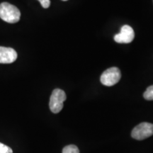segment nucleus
<instances>
[{"label": "nucleus", "instance_id": "nucleus-4", "mask_svg": "<svg viewBox=\"0 0 153 153\" xmlns=\"http://www.w3.org/2000/svg\"><path fill=\"white\" fill-rule=\"evenodd\" d=\"M153 135V124L144 122L140 123L139 125L134 128L131 133V136L133 138L142 140Z\"/></svg>", "mask_w": 153, "mask_h": 153}, {"label": "nucleus", "instance_id": "nucleus-6", "mask_svg": "<svg viewBox=\"0 0 153 153\" xmlns=\"http://www.w3.org/2000/svg\"><path fill=\"white\" fill-rule=\"evenodd\" d=\"M17 53L11 48L0 46V63L10 64L17 59Z\"/></svg>", "mask_w": 153, "mask_h": 153}, {"label": "nucleus", "instance_id": "nucleus-2", "mask_svg": "<svg viewBox=\"0 0 153 153\" xmlns=\"http://www.w3.org/2000/svg\"><path fill=\"white\" fill-rule=\"evenodd\" d=\"M66 94L64 91L60 89L53 90L50 99V109L54 114H58L63 108V103L66 100Z\"/></svg>", "mask_w": 153, "mask_h": 153}, {"label": "nucleus", "instance_id": "nucleus-7", "mask_svg": "<svg viewBox=\"0 0 153 153\" xmlns=\"http://www.w3.org/2000/svg\"><path fill=\"white\" fill-rule=\"evenodd\" d=\"M62 153H79V150L76 145H70L63 148Z\"/></svg>", "mask_w": 153, "mask_h": 153}, {"label": "nucleus", "instance_id": "nucleus-10", "mask_svg": "<svg viewBox=\"0 0 153 153\" xmlns=\"http://www.w3.org/2000/svg\"><path fill=\"white\" fill-rule=\"evenodd\" d=\"M39 2L41 3L42 7H43L44 9L48 8L51 5V1L50 0H38Z\"/></svg>", "mask_w": 153, "mask_h": 153}, {"label": "nucleus", "instance_id": "nucleus-8", "mask_svg": "<svg viewBox=\"0 0 153 153\" xmlns=\"http://www.w3.org/2000/svg\"><path fill=\"white\" fill-rule=\"evenodd\" d=\"M143 97H144V98L146 99V100H153V85L150 86V87L147 88L146 91H145L144 94H143Z\"/></svg>", "mask_w": 153, "mask_h": 153}, {"label": "nucleus", "instance_id": "nucleus-5", "mask_svg": "<svg viewBox=\"0 0 153 153\" xmlns=\"http://www.w3.org/2000/svg\"><path fill=\"white\" fill-rule=\"evenodd\" d=\"M135 38V33L132 27L124 25L119 33L114 36V41L118 43H130Z\"/></svg>", "mask_w": 153, "mask_h": 153}, {"label": "nucleus", "instance_id": "nucleus-9", "mask_svg": "<svg viewBox=\"0 0 153 153\" xmlns=\"http://www.w3.org/2000/svg\"><path fill=\"white\" fill-rule=\"evenodd\" d=\"M0 153H13V150L9 146L0 143Z\"/></svg>", "mask_w": 153, "mask_h": 153}, {"label": "nucleus", "instance_id": "nucleus-3", "mask_svg": "<svg viewBox=\"0 0 153 153\" xmlns=\"http://www.w3.org/2000/svg\"><path fill=\"white\" fill-rule=\"evenodd\" d=\"M121 77L120 70L116 67L108 68L101 74L100 80L102 85L107 87H111L117 84Z\"/></svg>", "mask_w": 153, "mask_h": 153}, {"label": "nucleus", "instance_id": "nucleus-1", "mask_svg": "<svg viewBox=\"0 0 153 153\" xmlns=\"http://www.w3.org/2000/svg\"><path fill=\"white\" fill-rule=\"evenodd\" d=\"M20 11L14 5L8 2L0 4V18L3 21L10 24H14L20 20Z\"/></svg>", "mask_w": 153, "mask_h": 153}, {"label": "nucleus", "instance_id": "nucleus-11", "mask_svg": "<svg viewBox=\"0 0 153 153\" xmlns=\"http://www.w3.org/2000/svg\"><path fill=\"white\" fill-rule=\"evenodd\" d=\"M62 1H68V0H62Z\"/></svg>", "mask_w": 153, "mask_h": 153}]
</instances>
